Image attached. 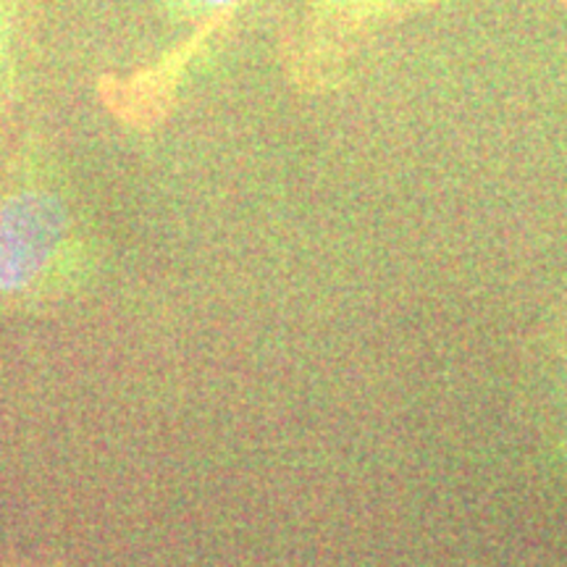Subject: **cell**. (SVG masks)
Here are the masks:
<instances>
[{
    "label": "cell",
    "instance_id": "cell-1",
    "mask_svg": "<svg viewBox=\"0 0 567 567\" xmlns=\"http://www.w3.org/2000/svg\"><path fill=\"white\" fill-rule=\"evenodd\" d=\"M92 245L53 176L30 168L0 193V313L40 308L82 287Z\"/></svg>",
    "mask_w": 567,
    "mask_h": 567
},
{
    "label": "cell",
    "instance_id": "cell-2",
    "mask_svg": "<svg viewBox=\"0 0 567 567\" xmlns=\"http://www.w3.org/2000/svg\"><path fill=\"white\" fill-rule=\"evenodd\" d=\"M19 51H17V3L0 0V103L17 95Z\"/></svg>",
    "mask_w": 567,
    "mask_h": 567
},
{
    "label": "cell",
    "instance_id": "cell-3",
    "mask_svg": "<svg viewBox=\"0 0 567 567\" xmlns=\"http://www.w3.org/2000/svg\"><path fill=\"white\" fill-rule=\"evenodd\" d=\"M168 11L187 13V17H208V13H218L231 9L239 0H161Z\"/></svg>",
    "mask_w": 567,
    "mask_h": 567
}]
</instances>
